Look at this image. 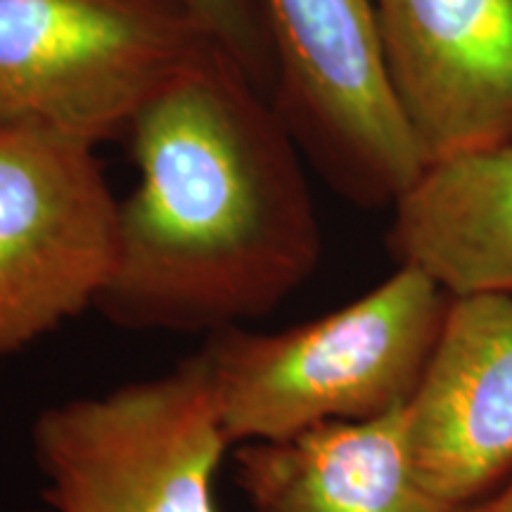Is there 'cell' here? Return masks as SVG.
<instances>
[{
  "instance_id": "obj_10",
  "label": "cell",
  "mask_w": 512,
  "mask_h": 512,
  "mask_svg": "<svg viewBox=\"0 0 512 512\" xmlns=\"http://www.w3.org/2000/svg\"><path fill=\"white\" fill-rule=\"evenodd\" d=\"M387 247L448 297L512 294V140L427 164L394 202Z\"/></svg>"
},
{
  "instance_id": "obj_1",
  "label": "cell",
  "mask_w": 512,
  "mask_h": 512,
  "mask_svg": "<svg viewBox=\"0 0 512 512\" xmlns=\"http://www.w3.org/2000/svg\"><path fill=\"white\" fill-rule=\"evenodd\" d=\"M138 183L98 309L140 332H219L266 316L318 268L323 235L290 126L209 43L126 133Z\"/></svg>"
},
{
  "instance_id": "obj_6",
  "label": "cell",
  "mask_w": 512,
  "mask_h": 512,
  "mask_svg": "<svg viewBox=\"0 0 512 512\" xmlns=\"http://www.w3.org/2000/svg\"><path fill=\"white\" fill-rule=\"evenodd\" d=\"M117 245L119 200L95 145L0 128V356L95 309Z\"/></svg>"
},
{
  "instance_id": "obj_8",
  "label": "cell",
  "mask_w": 512,
  "mask_h": 512,
  "mask_svg": "<svg viewBox=\"0 0 512 512\" xmlns=\"http://www.w3.org/2000/svg\"><path fill=\"white\" fill-rule=\"evenodd\" d=\"M415 470L453 508L512 477V294L448 299L434 351L403 408Z\"/></svg>"
},
{
  "instance_id": "obj_4",
  "label": "cell",
  "mask_w": 512,
  "mask_h": 512,
  "mask_svg": "<svg viewBox=\"0 0 512 512\" xmlns=\"http://www.w3.org/2000/svg\"><path fill=\"white\" fill-rule=\"evenodd\" d=\"M230 448L200 356L169 373L38 413L36 512H221L214 477Z\"/></svg>"
},
{
  "instance_id": "obj_7",
  "label": "cell",
  "mask_w": 512,
  "mask_h": 512,
  "mask_svg": "<svg viewBox=\"0 0 512 512\" xmlns=\"http://www.w3.org/2000/svg\"><path fill=\"white\" fill-rule=\"evenodd\" d=\"M425 166L512 140V0H373Z\"/></svg>"
},
{
  "instance_id": "obj_3",
  "label": "cell",
  "mask_w": 512,
  "mask_h": 512,
  "mask_svg": "<svg viewBox=\"0 0 512 512\" xmlns=\"http://www.w3.org/2000/svg\"><path fill=\"white\" fill-rule=\"evenodd\" d=\"M209 43L188 0H0V128L126 138Z\"/></svg>"
},
{
  "instance_id": "obj_2",
  "label": "cell",
  "mask_w": 512,
  "mask_h": 512,
  "mask_svg": "<svg viewBox=\"0 0 512 512\" xmlns=\"http://www.w3.org/2000/svg\"><path fill=\"white\" fill-rule=\"evenodd\" d=\"M448 294L418 268L396 271L342 309L280 332L235 325L197 351L230 446L363 422L411 401Z\"/></svg>"
},
{
  "instance_id": "obj_9",
  "label": "cell",
  "mask_w": 512,
  "mask_h": 512,
  "mask_svg": "<svg viewBox=\"0 0 512 512\" xmlns=\"http://www.w3.org/2000/svg\"><path fill=\"white\" fill-rule=\"evenodd\" d=\"M403 408L238 446L235 484L249 512H458L415 470Z\"/></svg>"
},
{
  "instance_id": "obj_12",
  "label": "cell",
  "mask_w": 512,
  "mask_h": 512,
  "mask_svg": "<svg viewBox=\"0 0 512 512\" xmlns=\"http://www.w3.org/2000/svg\"><path fill=\"white\" fill-rule=\"evenodd\" d=\"M458 512H512V477L491 496L467 505V508H460Z\"/></svg>"
},
{
  "instance_id": "obj_11",
  "label": "cell",
  "mask_w": 512,
  "mask_h": 512,
  "mask_svg": "<svg viewBox=\"0 0 512 512\" xmlns=\"http://www.w3.org/2000/svg\"><path fill=\"white\" fill-rule=\"evenodd\" d=\"M209 36L261 91H273V53L259 0H188Z\"/></svg>"
},
{
  "instance_id": "obj_5",
  "label": "cell",
  "mask_w": 512,
  "mask_h": 512,
  "mask_svg": "<svg viewBox=\"0 0 512 512\" xmlns=\"http://www.w3.org/2000/svg\"><path fill=\"white\" fill-rule=\"evenodd\" d=\"M273 53L271 100L332 188L394 207L425 159L396 102L373 0H259Z\"/></svg>"
}]
</instances>
